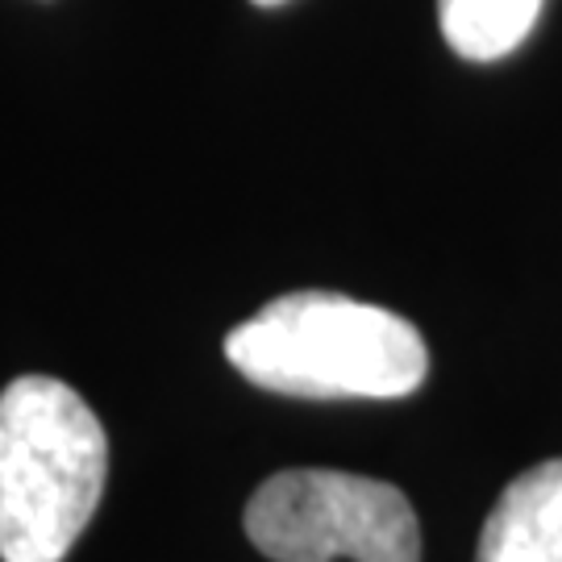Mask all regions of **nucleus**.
<instances>
[{"label": "nucleus", "mask_w": 562, "mask_h": 562, "mask_svg": "<svg viewBox=\"0 0 562 562\" xmlns=\"http://www.w3.org/2000/svg\"><path fill=\"white\" fill-rule=\"evenodd\" d=\"M225 359L255 387L304 401H396L429 371L417 325L338 292H288L262 304L225 338Z\"/></svg>", "instance_id": "1"}, {"label": "nucleus", "mask_w": 562, "mask_h": 562, "mask_svg": "<svg viewBox=\"0 0 562 562\" xmlns=\"http://www.w3.org/2000/svg\"><path fill=\"white\" fill-rule=\"evenodd\" d=\"M104 475V425L71 383L21 375L0 392V559H67L101 504Z\"/></svg>", "instance_id": "2"}, {"label": "nucleus", "mask_w": 562, "mask_h": 562, "mask_svg": "<svg viewBox=\"0 0 562 562\" xmlns=\"http://www.w3.org/2000/svg\"><path fill=\"white\" fill-rule=\"evenodd\" d=\"M246 538L271 562H422L401 487L346 471H280L246 504Z\"/></svg>", "instance_id": "3"}, {"label": "nucleus", "mask_w": 562, "mask_h": 562, "mask_svg": "<svg viewBox=\"0 0 562 562\" xmlns=\"http://www.w3.org/2000/svg\"><path fill=\"white\" fill-rule=\"evenodd\" d=\"M475 562H562V459L538 462L504 487Z\"/></svg>", "instance_id": "4"}, {"label": "nucleus", "mask_w": 562, "mask_h": 562, "mask_svg": "<svg viewBox=\"0 0 562 562\" xmlns=\"http://www.w3.org/2000/svg\"><path fill=\"white\" fill-rule=\"evenodd\" d=\"M542 0H438V21L450 50L471 63H492L513 55L533 21Z\"/></svg>", "instance_id": "5"}, {"label": "nucleus", "mask_w": 562, "mask_h": 562, "mask_svg": "<svg viewBox=\"0 0 562 562\" xmlns=\"http://www.w3.org/2000/svg\"><path fill=\"white\" fill-rule=\"evenodd\" d=\"M255 4H262V9H271V4H283V0H255Z\"/></svg>", "instance_id": "6"}]
</instances>
